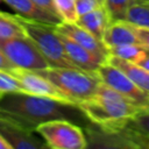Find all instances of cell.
Segmentation results:
<instances>
[{"mask_svg": "<svg viewBox=\"0 0 149 149\" xmlns=\"http://www.w3.org/2000/svg\"><path fill=\"white\" fill-rule=\"evenodd\" d=\"M0 116L33 132L40 123L49 120L83 121L87 119L77 105L26 92L2 93L0 95Z\"/></svg>", "mask_w": 149, "mask_h": 149, "instance_id": "1", "label": "cell"}, {"mask_svg": "<svg viewBox=\"0 0 149 149\" xmlns=\"http://www.w3.org/2000/svg\"><path fill=\"white\" fill-rule=\"evenodd\" d=\"M87 120L100 126L116 125L140 112L141 107L119 93L111 86L100 81L91 99L77 104Z\"/></svg>", "mask_w": 149, "mask_h": 149, "instance_id": "2", "label": "cell"}, {"mask_svg": "<svg viewBox=\"0 0 149 149\" xmlns=\"http://www.w3.org/2000/svg\"><path fill=\"white\" fill-rule=\"evenodd\" d=\"M35 71L49 79L76 105L91 99L100 84L95 72H87L77 68L49 66Z\"/></svg>", "mask_w": 149, "mask_h": 149, "instance_id": "3", "label": "cell"}, {"mask_svg": "<svg viewBox=\"0 0 149 149\" xmlns=\"http://www.w3.org/2000/svg\"><path fill=\"white\" fill-rule=\"evenodd\" d=\"M15 16L22 26L26 35L35 43L49 66L76 68L68 57L63 43L55 30V26L30 20L17 14Z\"/></svg>", "mask_w": 149, "mask_h": 149, "instance_id": "4", "label": "cell"}, {"mask_svg": "<svg viewBox=\"0 0 149 149\" xmlns=\"http://www.w3.org/2000/svg\"><path fill=\"white\" fill-rule=\"evenodd\" d=\"M35 132L43 139L48 148L84 149L87 147L83 129L66 119H55L40 123Z\"/></svg>", "mask_w": 149, "mask_h": 149, "instance_id": "5", "label": "cell"}, {"mask_svg": "<svg viewBox=\"0 0 149 149\" xmlns=\"http://www.w3.org/2000/svg\"><path fill=\"white\" fill-rule=\"evenodd\" d=\"M0 50L15 68L33 71L49 68L45 58L27 35L0 41Z\"/></svg>", "mask_w": 149, "mask_h": 149, "instance_id": "6", "label": "cell"}, {"mask_svg": "<svg viewBox=\"0 0 149 149\" xmlns=\"http://www.w3.org/2000/svg\"><path fill=\"white\" fill-rule=\"evenodd\" d=\"M95 74L101 83L123 94L139 107L147 108L149 106V94L137 87L135 83L119 68L106 62L99 66V69L95 71Z\"/></svg>", "mask_w": 149, "mask_h": 149, "instance_id": "7", "label": "cell"}, {"mask_svg": "<svg viewBox=\"0 0 149 149\" xmlns=\"http://www.w3.org/2000/svg\"><path fill=\"white\" fill-rule=\"evenodd\" d=\"M10 72L19 80L23 92L40 95V97L52 98V99H56V100H59L66 104L76 105L62 91H59L49 79H47L38 72L33 71V70L20 69V68H14Z\"/></svg>", "mask_w": 149, "mask_h": 149, "instance_id": "8", "label": "cell"}, {"mask_svg": "<svg viewBox=\"0 0 149 149\" xmlns=\"http://www.w3.org/2000/svg\"><path fill=\"white\" fill-rule=\"evenodd\" d=\"M0 135L9 143L12 149H43L48 148L45 142L41 140L36 132L26 129L24 127L0 116Z\"/></svg>", "mask_w": 149, "mask_h": 149, "instance_id": "9", "label": "cell"}, {"mask_svg": "<svg viewBox=\"0 0 149 149\" xmlns=\"http://www.w3.org/2000/svg\"><path fill=\"white\" fill-rule=\"evenodd\" d=\"M107 127L119 129L130 142L133 149H149V111L143 108L125 121Z\"/></svg>", "mask_w": 149, "mask_h": 149, "instance_id": "10", "label": "cell"}, {"mask_svg": "<svg viewBox=\"0 0 149 149\" xmlns=\"http://www.w3.org/2000/svg\"><path fill=\"white\" fill-rule=\"evenodd\" d=\"M55 30L58 34L65 35L94 54L97 57H99L102 62H107V58L109 56L108 47L102 42V40L97 38L94 35H92L90 31L86 29L79 27L76 23H66V22H61L59 24L55 26Z\"/></svg>", "mask_w": 149, "mask_h": 149, "instance_id": "11", "label": "cell"}, {"mask_svg": "<svg viewBox=\"0 0 149 149\" xmlns=\"http://www.w3.org/2000/svg\"><path fill=\"white\" fill-rule=\"evenodd\" d=\"M58 36L63 43V47L65 49L68 57L77 69H80L87 72H95L99 69V66L105 63L94 54H92L91 51H88L87 49H85L84 47H81L73 40H71L70 37L62 34H58Z\"/></svg>", "mask_w": 149, "mask_h": 149, "instance_id": "12", "label": "cell"}, {"mask_svg": "<svg viewBox=\"0 0 149 149\" xmlns=\"http://www.w3.org/2000/svg\"><path fill=\"white\" fill-rule=\"evenodd\" d=\"M102 42L107 47L123 44H141L134 31V27L126 20L111 22L104 34Z\"/></svg>", "mask_w": 149, "mask_h": 149, "instance_id": "13", "label": "cell"}, {"mask_svg": "<svg viewBox=\"0 0 149 149\" xmlns=\"http://www.w3.org/2000/svg\"><path fill=\"white\" fill-rule=\"evenodd\" d=\"M109 23L111 21L104 6L98 7L83 15H79L76 21V24L86 29L99 40H102L104 34Z\"/></svg>", "mask_w": 149, "mask_h": 149, "instance_id": "14", "label": "cell"}, {"mask_svg": "<svg viewBox=\"0 0 149 149\" xmlns=\"http://www.w3.org/2000/svg\"><path fill=\"white\" fill-rule=\"evenodd\" d=\"M107 63L119 68L135 83V85L137 87H140L143 92L149 94V71L148 70L143 69L139 64L127 62L125 59H121V58L112 56V55L108 56Z\"/></svg>", "mask_w": 149, "mask_h": 149, "instance_id": "15", "label": "cell"}, {"mask_svg": "<svg viewBox=\"0 0 149 149\" xmlns=\"http://www.w3.org/2000/svg\"><path fill=\"white\" fill-rule=\"evenodd\" d=\"M108 51L112 56L119 57L121 59L135 64H139L149 54V50L144 48L142 44H123L108 47Z\"/></svg>", "mask_w": 149, "mask_h": 149, "instance_id": "16", "label": "cell"}, {"mask_svg": "<svg viewBox=\"0 0 149 149\" xmlns=\"http://www.w3.org/2000/svg\"><path fill=\"white\" fill-rule=\"evenodd\" d=\"M24 35L26 33L16 20V16L0 10V41H6Z\"/></svg>", "mask_w": 149, "mask_h": 149, "instance_id": "17", "label": "cell"}, {"mask_svg": "<svg viewBox=\"0 0 149 149\" xmlns=\"http://www.w3.org/2000/svg\"><path fill=\"white\" fill-rule=\"evenodd\" d=\"M125 20L134 26L149 28V2L137 1L133 3L128 9Z\"/></svg>", "mask_w": 149, "mask_h": 149, "instance_id": "18", "label": "cell"}, {"mask_svg": "<svg viewBox=\"0 0 149 149\" xmlns=\"http://www.w3.org/2000/svg\"><path fill=\"white\" fill-rule=\"evenodd\" d=\"M137 2L136 0H102V6L105 7L109 21H122L126 19L129 7Z\"/></svg>", "mask_w": 149, "mask_h": 149, "instance_id": "19", "label": "cell"}, {"mask_svg": "<svg viewBox=\"0 0 149 149\" xmlns=\"http://www.w3.org/2000/svg\"><path fill=\"white\" fill-rule=\"evenodd\" d=\"M56 14L59 16L62 22L76 23L78 14L76 10L74 0H52Z\"/></svg>", "mask_w": 149, "mask_h": 149, "instance_id": "20", "label": "cell"}, {"mask_svg": "<svg viewBox=\"0 0 149 149\" xmlns=\"http://www.w3.org/2000/svg\"><path fill=\"white\" fill-rule=\"evenodd\" d=\"M8 92H23V90L10 71L0 70V93Z\"/></svg>", "mask_w": 149, "mask_h": 149, "instance_id": "21", "label": "cell"}, {"mask_svg": "<svg viewBox=\"0 0 149 149\" xmlns=\"http://www.w3.org/2000/svg\"><path fill=\"white\" fill-rule=\"evenodd\" d=\"M74 2H76V10L78 16L102 6V3L99 0H74Z\"/></svg>", "mask_w": 149, "mask_h": 149, "instance_id": "22", "label": "cell"}, {"mask_svg": "<svg viewBox=\"0 0 149 149\" xmlns=\"http://www.w3.org/2000/svg\"><path fill=\"white\" fill-rule=\"evenodd\" d=\"M133 27H134V31H135L140 43L149 50V28L139 27V26H134V24H133Z\"/></svg>", "mask_w": 149, "mask_h": 149, "instance_id": "23", "label": "cell"}, {"mask_svg": "<svg viewBox=\"0 0 149 149\" xmlns=\"http://www.w3.org/2000/svg\"><path fill=\"white\" fill-rule=\"evenodd\" d=\"M33 3H35L38 8L50 13V14H54V15H57L56 14V10L54 8V3H52V0H30ZM58 16V15H57ZM59 17V16H58Z\"/></svg>", "mask_w": 149, "mask_h": 149, "instance_id": "24", "label": "cell"}, {"mask_svg": "<svg viewBox=\"0 0 149 149\" xmlns=\"http://www.w3.org/2000/svg\"><path fill=\"white\" fill-rule=\"evenodd\" d=\"M15 66L10 63V61L5 56V54L0 50V70H5V71H12Z\"/></svg>", "mask_w": 149, "mask_h": 149, "instance_id": "25", "label": "cell"}, {"mask_svg": "<svg viewBox=\"0 0 149 149\" xmlns=\"http://www.w3.org/2000/svg\"><path fill=\"white\" fill-rule=\"evenodd\" d=\"M139 65H140V66H142L143 69H146V70H148V71H149V54H148V55H147V56H146V57H144V58L139 63Z\"/></svg>", "mask_w": 149, "mask_h": 149, "instance_id": "26", "label": "cell"}, {"mask_svg": "<svg viewBox=\"0 0 149 149\" xmlns=\"http://www.w3.org/2000/svg\"><path fill=\"white\" fill-rule=\"evenodd\" d=\"M0 149H12V147L9 146V143L6 142V141L2 139L1 135H0Z\"/></svg>", "mask_w": 149, "mask_h": 149, "instance_id": "27", "label": "cell"}, {"mask_svg": "<svg viewBox=\"0 0 149 149\" xmlns=\"http://www.w3.org/2000/svg\"><path fill=\"white\" fill-rule=\"evenodd\" d=\"M136 1H141V2H149V0H136Z\"/></svg>", "mask_w": 149, "mask_h": 149, "instance_id": "28", "label": "cell"}, {"mask_svg": "<svg viewBox=\"0 0 149 149\" xmlns=\"http://www.w3.org/2000/svg\"><path fill=\"white\" fill-rule=\"evenodd\" d=\"M144 109H147V111H149V106H148V107H147V108H144Z\"/></svg>", "mask_w": 149, "mask_h": 149, "instance_id": "29", "label": "cell"}, {"mask_svg": "<svg viewBox=\"0 0 149 149\" xmlns=\"http://www.w3.org/2000/svg\"><path fill=\"white\" fill-rule=\"evenodd\" d=\"M99 1H100V2H101V3H102V0H99Z\"/></svg>", "mask_w": 149, "mask_h": 149, "instance_id": "30", "label": "cell"}, {"mask_svg": "<svg viewBox=\"0 0 149 149\" xmlns=\"http://www.w3.org/2000/svg\"><path fill=\"white\" fill-rule=\"evenodd\" d=\"M0 95H1V93H0Z\"/></svg>", "mask_w": 149, "mask_h": 149, "instance_id": "31", "label": "cell"}]
</instances>
